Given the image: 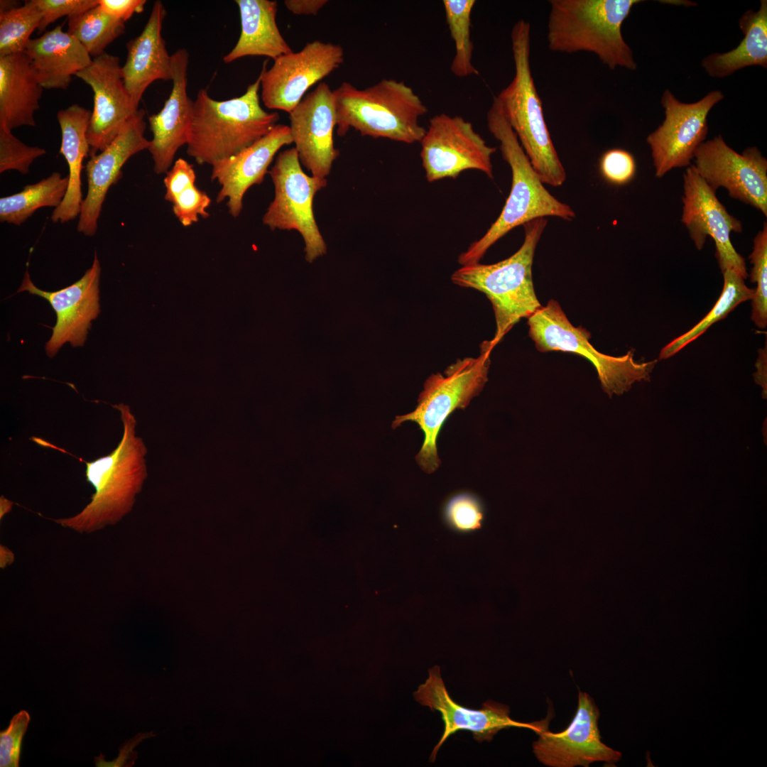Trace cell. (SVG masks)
<instances>
[{
	"label": "cell",
	"instance_id": "1",
	"mask_svg": "<svg viewBox=\"0 0 767 767\" xmlns=\"http://www.w3.org/2000/svg\"><path fill=\"white\" fill-rule=\"evenodd\" d=\"M113 407L120 413L124 433L111 453L86 462V479L94 489L89 503L73 516L54 520L79 533H92L119 522L131 510L147 476V450L136 435L135 417L129 406Z\"/></svg>",
	"mask_w": 767,
	"mask_h": 767
},
{
	"label": "cell",
	"instance_id": "2",
	"mask_svg": "<svg viewBox=\"0 0 767 767\" xmlns=\"http://www.w3.org/2000/svg\"><path fill=\"white\" fill-rule=\"evenodd\" d=\"M489 131L499 143L503 159L511 170V187L499 217L486 233L459 254L462 266L479 263L486 251L515 227L537 218L575 217L573 210L552 195L544 187L511 127L497 97L486 113Z\"/></svg>",
	"mask_w": 767,
	"mask_h": 767
},
{
	"label": "cell",
	"instance_id": "3",
	"mask_svg": "<svg viewBox=\"0 0 767 767\" xmlns=\"http://www.w3.org/2000/svg\"><path fill=\"white\" fill-rule=\"evenodd\" d=\"M260 77L241 96L212 99L200 89L193 101L187 153L200 165H210L250 146L277 125L278 112L261 106Z\"/></svg>",
	"mask_w": 767,
	"mask_h": 767
},
{
	"label": "cell",
	"instance_id": "4",
	"mask_svg": "<svg viewBox=\"0 0 767 767\" xmlns=\"http://www.w3.org/2000/svg\"><path fill=\"white\" fill-rule=\"evenodd\" d=\"M640 0H550L547 41L550 50L594 54L610 70H636L621 27Z\"/></svg>",
	"mask_w": 767,
	"mask_h": 767
},
{
	"label": "cell",
	"instance_id": "5",
	"mask_svg": "<svg viewBox=\"0 0 767 767\" xmlns=\"http://www.w3.org/2000/svg\"><path fill=\"white\" fill-rule=\"evenodd\" d=\"M333 99L339 136L353 129L361 136L413 143L425 134L419 119L428 109L403 81L383 79L364 89L344 82Z\"/></svg>",
	"mask_w": 767,
	"mask_h": 767
},
{
	"label": "cell",
	"instance_id": "6",
	"mask_svg": "<svg viewBox=\"0 0 767 767\" xmlns=\"http://www.w3.org/2000/svg\"><path fill=\"white\" fill-rule=\"evenodd\" d=\"M547 223L545 217H540L523 224V242L508 258L492 264L462 266L451 276L454 284L479 290L490 300L496 321L494 336L486 341L491 349L522 318L542 307L533 286L532 266Z\"/></svg>",
	"mask_w": 767,
	"mask_h": 767
},
{
	"label": "cell",
	"instance_id": "7",
	"mask_svg": "<svg viewBox=\"0 0 767 767\" xmlns=\"http://www.w3.org/2000/svg\"><path fill=\"white\" fill-rule=\"evenodd\" d=\"M514 76L496 96L508 121L543 184L562 185L566 172L552 141L531 67V25L517 21L511 31Z\"/></svg>",
	"mask_w": 767,
	"mask_h": 767
},
{
	"label": "cell",
	"instance_id": "8",
	"mask_svg": "<svg viewBox=\"0 0 767 767\" xmlns=\"http://www.w3.org/2000/svg\"><path fill=\"white\" fill-rule=\"evenodd\" d=\"M491 351L485 341L478 357L459 359L445 370L444 374L430 375L425 381L414 410L396 415L392 422L393 429L406 421L418 425L424 440L415 460L426 473L434 472L440 464L437 439L445 420L455 410L464 409L488 381Z\"/></svg>",
	"mask_w": 767,
	"mask_h": 767
},
{
	"label": "cell",
	"instance_id": "9",
	"mask_svg": "<svg viewBox=\"0 0 767 767\" xmlns=\"http://www.w3.org/2000/svg\"><path fill=\"white\" fill-rule=\"evenodd\" d=\"M528 334L541 352L560 351L582 356L594 366L603 391L611 397L627 392L636 381H648L657 360L638 362L633 352L613 357L597 350L589 342L590 333L575 327L560 304L550 300L528 318Z\"/></svg>",
	"mask_w": 767,
	"mask_h": 767
},
{
	"label": "cell",
	"instance_id": "10",
	"mask_svg": "<svg viewBox=\"0 0 767 767\" xmlns=\"http://www.w3.org/2000/svg\"><path fill=\"white\" fill-rule=\"evenodd\" d=\"M296 149L281 151L268 171L275 195L262 217L270 229L295 230L305 243V259L312 263L326 254L327 246L315 221L313 200L327 185V179L306 174Z\"/></svg>",
	"mask_w": 767,
	"mask_h": 767
},
{
	"label": "cell",
	"instance_id": "11",
	"mask_svg": "<svg viewBox=\"0 0 767 767\" xmlns=\"http://www.w3.org/2000/svg\"><path fill=\"white\" fill-rule=\"evenodd\" d=\"M420 143L422 165L430 183L455 178L467 170L493 178L491 156L496 148L488 146L472 124L460 116H434Z\"/></svg>",
	"mask_w": 767,
	"mask_h": 767
},
{
	"label": "cell",
	"instance_id": "12",
	"mask_svg": "<svg viewBox=\"0 0 767 767\" xmlns=\"http://www.w3.org/2000/svg\"><path fill=\"white\" fill-rule=\"evenodd\" d=\"M344 62V50L339 44L314 40L298 52L283 55L259 75L261 99L264 106L288 114L300 102L315 84L337 69Z\"/></svg>",
	"mask_w": 767,
	"mask_h": 767
},
{
	"label": "cell",
	"instance_id": "13",
	"mask_svg": "<svg viewBox=\"0 0 767 767\" xmlns=\"http://www.w3.org/2000/svg\"><path fill=\"white\" fill-rule=\"evenodd\" d=\"M724 97L721 91L713 90L697 102L684 103L665 89L660 99L665 119L646 138L656 177L690 165L695 150L707 137L708 114Z\"/></svg>",
	"mask_w": 767,
	"mask_h": 767
},
{
	"label": "cell",
	"instance_id": "14",
	"mask_svg": "<svg viewBox=\"0 0 767 767\" xmlns=\"http://www.w3.org/2000/svg\"><path fill=\"white\" fill-rule=\"evenodd\" d=\"M693 159L694 168L714 191L723 187L731 197L767 216V160L758 148L739 153L718 135L700 144Z\"/></svg>",
	"mask_w": 767,
	"mask_h": 767
},
{
	"label": "cell",
	"instance_id": "15",
	"mask_svg": "<svg viewBox=\"0 0 767 767\" xmlns=\"http://www.w3.org/2000/svg\"><path fill=\"white\" fill-rule=\"evenodd\" d=\"M682 222L696 248L701 250L707 236L716 245V256L723 272L731 270L746 279L744 259L734 248L730 234L742 232L741 222L731 215L719 202L714 191L691 165L683 175Z\"/></svg>",
	"mask_w": 767,
	"mask_h": 767
},
{
	"label": "cell",
	"instance_id": "16",
	"mask_svg": "<svg viewBox=\"0 0 767 767\" xmlns=\"http://www.w3.org/2000/svg\"><path fill=\"white\" fill-rule=\"evenodd\" d=\"M413 695L421 705L439 712L444 723L443 734L430 756L431 762L435 761L444 742L459 731H469L476 741L482 742L491 741L503 729L528 728L538 734L548 727L546 721L523 723L513 720L508 706L492 700L485 702L479 709L457 704L447 690L437 665L428 670V678L418 686Z\"/></svg>",
	"mask_w": 767,
	"mask_h": 767
},
{
	"label": "cell",
	"instance_id": "17",
	"mask_svg": "<svg viewBox=\"0 0 767 767\" xmlns=\"http://www.w3.org/2000/svg\"><path fill=\"white\" fill-rule=\"evenodd\" d=\"M599 710L594 700L579 691L577 712L572 722L562 731L550 732L545 729L538 734L533 744L538 760L551 767L589 766L592 763H616L621 757L619 751L601 741L598 728Z\"/></svg>",
	"mask_w": 767,
	"mask_h": 767
},
{
	"label": "cell",
	"instance_id": "18",
	"mask_svg": "<svg viewBox=\"0 0 767 767\" xmlns=\"http://www.w3.org/2000/svg\"><path fill=\"white\" fill-rule=\"evenodd\" d=\"M100 263L96 252L92 266L83 276L60 290L48 292L40 290L31 281L28 271H26L17 292L28 291L46 299L56 313V324L45 344L46 354L49 357H53L67 342L73 347L83 346L92 321L100 312Z\"/></svg>",
	"mask_w": 767,
	"mask_h": 767
},
{
	"label": "cell",
	"instance_id": "19",
	"mask_svg": "<svg viewBox=\"0 0 767 767\" xmlns=\"http://www.w3.org/2000/svg\"><path fill=\"white\" fill-rule=\"evenodd\" d=\"M90 86L94 107L87 129L89 156L104 150L138 109L127 92L117 56L104 52L75 75Z\"/></svg>",
	"mask_w": 767,
	"mask_h": 767
},
{
	"label": "cell",
	"instance_id": "20",
	"mask_svg": "<svg viewBox=\"0 0 767 767\" xmlns=\"http://www.w3.org/2000/svg\"><path fill=\"white\" fill-rule=\"evenodd\" d=\"M290 131L300 163L311 175L326 179L339 155L334 147L333 90L320 82L289 113Z\"/></svg>",
	"mask_w": 767,
	"mask_h": 767
},
{
	"label": "cell",
	"instance_id": "21",
	"mask_svg": "<svg viewBox=\"0 0 767 767\" xmlns=\"http://www.w3.org/2000/svg\"><path fill=\"white\" fill-rule=\"evenodd\" d=\"M145 115L143 109H138L112 142L87 163V193L82 202L77 227L85 236L95 234L107 191L121 176L123 165L132 156L149 148L150 141L144 136Z\"/></svg>",
	"mask_w": 767,
	"mask_h": 767
},
{
	"label": "cell",
	"instance_id": "22",
	"mask_svg": "<svg viewBox=\"0 0 767 767\" xmlns=\"http://www.w3.org/2000/svg\"><path fill=\"white\" fill-rule=\"evenodd\" d=\"M293 143L289 126L278 124L266 135L238 153L212 165L211 179L221 187L216 201L227 199L229 213L237 217L243 199L254 185H260L278 151Z\"/></svg>",
	"mask_w": 767,
	"mask_h": 767
},
{
	"label": "cell",
	"instance_id": "23",
	"mask_svg": "<svg viewBox=\"0 0 767 767\" xmlns=\"http://www.w3.org/2000/svg\"><path fill=\"white\" fill-rule=\"evenodd\" d=\"M171 56L173 87L170 96L161 111L148 117L153 138L148 150L156 174L166 173L178 149L187 144L192 117L193 101L187 91L188 53L180 48Z\"/></svg>",
	"mask_w": 767,
	"mask_h": 767
},
{
	"label": "cell",
	"instance_id": "24",
	"mask_svg": "<svg viewBox=\"0 0 767 767\" xmlns=\"http://www.w3.org/2000/svg\"><path fill=\"white\" fill-rule=\"evenodd\" d=\"M166 14L163 3L155 1L141 34L126 43L127 57L121 66V75L137 108L151 84L158 80H172V56L168 54L161 34Z\"/></svg>",
	"mask_w": 767,
	"mask_h": 767
},
{
	"label": "cell",
	"instance_id": "25",
	"mask_svg": "<svg viewBox=\"0 0 767 767\" xmlns=\"http://www.w3.org/2000/svg\"><path fill=\"white\" fill-rule=\"evenodd\" d=\"M24 53L29 57L43 89H66L72 76L92 62L90 55L62 25L31 39Z\"/></svg>",
	"mask_w": 767,
	"mask_h": 767
},
{
	"label": "cell",
	"instance_id": "26",
	"mask_svg": "<svg viewBox=\"0 0 767 767\" xmlns=\"http://www.w3.org/2000/svg\"><path fill=\"white\" fill-rule=\"evenodd\" d=\"M43 89L24 52L0 57V121L9 129L36 125Z\"/></svg>",
	"mask_w": 767,
	"mask_h": 767
},
{
	"label": "cell",
	"instance_id": "27",
	"mask_svg": "<svg viewBox=\"0 0 767 767\" xmlns=\"http://www.w3.org/2000/svg\"><path fill=\"white\" fill-rule=\"evenodd\" d=\"M91 115L90 110L77 104L61 109L57 114L62 135L59 152L69 166V184L63 200L52 213L53 222L65 223L80 214L83 201L81 171L85 158L89 156L87 132Z\"/></svg>",
	"mask_w": 767,
	"mask_h": 767
},
{
	"label": "cell",
	"instance_id": "28",
	"mask_svg": "<svg viewBox=\"0 0 767 767\" xmlns=\"http://www.w3.org/2000/svg\"><path fill=\"white\" fill-rule=\"evenodd\" d=\"M235 2L239 10L241 33L234 47L223 58L225 63L246 56H266L275 60L293 51L276 23V1Z\"/></svg>",
	"mask_w": 767,
	"mask_h": 767
},
{
	"label": "cell",
	"instance_id": "29",
	"mask_svg": "<svg viewBox=\"0 0 767 767\" xmlns=\"http://www.w3.org/2000/svg\"><path fill=\"white\" fill-rule=\"evenodd\" d=\"M739 26L744 37L737 47L709 54L702 60L701 66L710 77H725L750 66L767 67V1H761L758 10L744 12Z\"/></svg>",
	"mask_w": 767,
	"mask_h": 767
},
{
	"label": "cell",
	"instance_id": "30",
	"mask_svg": "<svg viewBox=\"0 0 767 767\" xmlns=\"http://www.w3.org/2000/svg\"><path fill=\"white\" fill-rule=\"evenodd\" d=\"M165 174L163 180L165 200L172 203L174 214L184 227L198 222L200 216L209 217L206 209L210 207L211 199L196 187V175L192 165L183 158H178Z\"/></svg>",
	"mask_w": 767,
	"mask_h": 767
},
{
	"label": "cell",
	"instance_id": "31",
	"mask_svg": "<svg viewBox=\"0 0 767 767\" xmlns=\"http://www.w3.org/2000/svg\"><path fill=\"white\" fill-rule=\"evenodd\" d=\"M69 176L53 173L47 178L28 185L18 193L0 199V221L17 226L23 224L36 210L43 207L56 208L63 200Z\"/></svg>",
	"mask_w": 767,
	"mask_h": 767
},
{
	"label": "cell",
	"instance_id": "32",
	"mask_svg": "<svg viewBox=\"0 0 767 767\" xmlns=\"http://www.w3.org/2000/svg\"><path fill=\"white\" fill-rule=\"evenodd\" d=\"M722 273L723 289L712 310L692 329L665 346L660 352L659 359L672 357L702 335L712 325L725 318L738 305L751 299L754 289L746 285L744 278L729 269Z\"/></svg>",
	"mask_w": 767,
	"mask_h": 767
},
{
	"label": "cell",
	"instance_id": "33",
	"mask_svg": "<svg viewBox=\"0 0 767 767\" xmlns=\"http://www.w3.org/2000/svg\"><path fill=\"white\" fill-rule=\"evenodd\" d=\"M67 33L96 58L124 33L125 22L104 12L97 5L82 13L68 18Z\"/></svg>",
	"mask_w": 767,
	"mask_h": 767
},
{
	"label": "cell",
	"instance_id": "34",
	"mask_svg": "<svg viewBox=\"0 0 767 767\" xmlns=\"http://www.w3.org/2000/svg\"><path fill=\"white\" fill-rule=\"evenodd\" d=\"M446 21L455 44V55L450 65L457 77L478 75L473 65V43L471 38L472 11L474 0H444Z\"/></svg>",
	"mask_w": 767,
	"mask_h": 767
},
{
	"label": "cell",
	"instance_id": "35",
	"mask_svg": "<svg viewBox=\"0 0 767 767\" xmlns=\"http://www.w3.org/2000/svg\"><path fill=\"white\" fill-rule=\"evenodd\" d=\"M43 16L33 0L0 13V57L24 52Z\"/></svg>",
	"mask_w": 767,
	"mask_h": 767
},
{
	"label": "cell",
	"instance_id": "36",
	"mask_svg": "<svg viewBox=\"0 0 767 767\" xmlns=\"http://www.w3.org/2000/svg\"><path fill=\"white\" fill-rule=\"evenodd\" d=\"M752 268L750 279L756 283V288L751 298V320L760 329L767 326V224L765 222L763 228L754 239L753 251L749 256Z\"/></svg>",
	"mask_w": 767,
	"mask_h": 767
},
{
	"label": "cell",
	"instance_id": "37",
	"mask_svg": "<svg viewBox=\"0 0 767 767\" xmlns=\"http://www.w3.org/2000/svg\"><path fill=\"white\" fill-rule=\"evenodd\" d=\"M45 153L44 148L23 143L0 121V173L16 170L23 175L27 174L33 161Z\"/></svg>",
	"mask_w": 767,
	"mask_h": 767
},
{
	"label": "cell",
	"instance_id": "38",
	"mask_svg": "<svg viewBox=\"0 0 767 767\" xmlns=\"http://www.w3.org/2000/svg\"><path fill=\"white\" fill-rule=\"evenodd\" d=\"M447 523L456 530L470 531L477 528L483 518L482 507L476 496L461 493L452 496L445 508Z\"/></svg>",
	"mask_w": 767,
	"mask_h": 767
},
{
	"label": "cell",
	"instance_id": "39",
	"mask_svg": "<svg viewBox=\"0 0 767 767\" xmlns=\"http://www.w3.org/2000/svg\"><path fill=\"white\" fill-rule=\"evenodd\" d=\"M30 716L21 711L11 720L9 726L0 734V766L18 767L22 739L26 731Z\"/></svg>",
	"mask_w": 767,
	"mask_h": 767
},
{
	"label": "cell",
	"instance_id": "40",
	"mask_svg": "<svg viewBox=\"0 0 767 767\" xmlns=\"http://www.w3.org/2000/svg\"><path fill=\"white\" fill-rule=\"evenodd\" d=\"M599 170L608 182L614 185H624L631 181L635 175V159L627 151L610 149L601 156Z\"/></svg>",
	"mask_w": 767,
	"mask_h": 767
},
{
	"label": "cell",
	"instance_id": "41",
	"mask_svg": "<svg viewBox=\"0 0 767 767\" xmlns=\"http://www.w3.org/2000/svg\"><path fill=\"white\" fill-rule=\"evenodd\" d=\"M42 13L38 28L42 33L47 26L62 16L71 17L98 5V0H33Z\"/></svg>",
	"mask_w": 767,
	"mask_h": 767
},
{
	"label": "cell",
	"instance_id": "42",
	"mask_svg": "<svg viewBox=\"0 0 767 767\" xmlns=\"http://www.w3.org/2000/svg\"><path fill=\"white\" fill-rule=\"evenodd\" d=\"M146 0H98L99 6L109 15L124 22L134 13H141Z\"/></svg>",
	"mask_w": 767,
	"mask_h": 767
},
{
	"label": "cell",
	"instance_id": "43",
	"mask_svg": "<svg viewBox=\"0 0 767 767\" xmlns=\"http://www.w3.org/2000/svg\"><path fill=\"white\" fill-rule=\"evenodd\" d=\"M328 3L327 0H285L286 9L296 15L317 16L322 8Z\"/></svg>",
	"mask_w": 767,
	"mask_h": 767
},
{
	"label": "cell",
	"instance_id": "44",
	"mask_svg": "<svg viewBox=\"0 0 767 767\" xmlns=\"http://www.w3.org/2000/svg\"><path fill=\"white\" fill-rule=\"evenodd\" d=\"M756 367L757 372L754 375L755 381L762 386L766 398V347H765V349L760 350Z\"/></svg>",
	"mask_w": 767,
	"mask_h": 767
},
{
	"label": "cell",
	"instance_id": "45",
	"mask_svg": "<svg viewBox=\"0 0 767 767\" xmlns=\"http://www.w3.org/2000/svg\"><path fill=\"white\" fill-rule=\"evenodd\" d=\"M15 560L14 553L7 547L1 545H0V567L1 569H4L6 566L10 565Z\"/></svg>",
	"mask_w": 767,
	"mask_h": 767
},
{
	"label": "cell",
	"instance_id": "46",
	"mask_svg": "<svg viewBox=\"0 0 767 767\" xmlns=\"http://www.w3.org/2000/svg\"><path fill=\"white\" fill-rule=\"evenodd\" d=\"M13 502L1 496L0 498V519L8 513H9L12 508Z\"/></svg>",
	"mask_w": 767,
	"mask_h": 767
},
{
	"label": "cell",
	"instance_id": "47",
	"mask_svg": "<svg viewBox=\"0 0 767 767\" xmlns=\"http://www.w3.org/2000/svg\"><path fill=\"white\" fill-rule=\"evenodd\" d=\"M18 2L16 1L10 0H1L0 1V13L10 11L14 8L18 7Z\"/></svg>",
	"mask_w": 767,
	"mask_h": 767
}]
</instances>
